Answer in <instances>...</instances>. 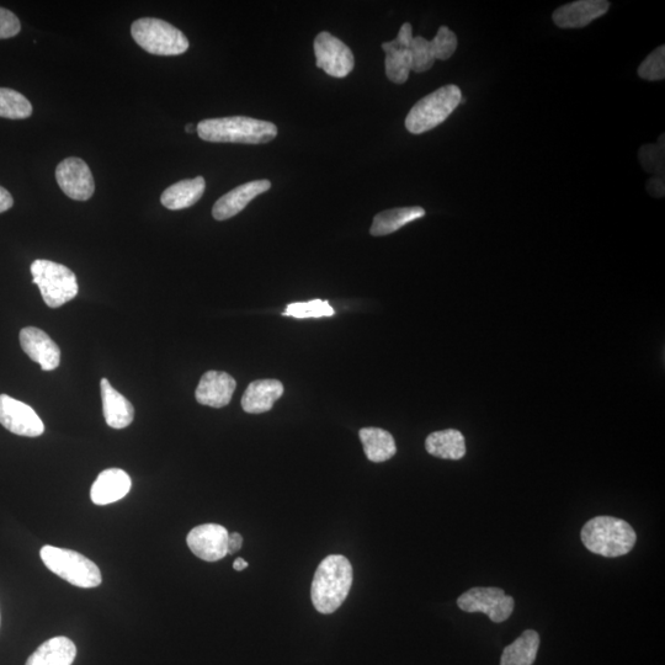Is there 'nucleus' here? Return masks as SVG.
Instances as JSON below:
<instances>
[{
  "label": "nucleus",
  "mask_w": 665,
  "mask_h": 665,
  "mask_svg": "<svg viewBox=\"0 0 665 665\" xmlns=\"http://www.w3.org/2000/svg\"><path fill=\"white\" fill-rule=\"evenodd\" d=\"M33 114V105L23 94L13 89L0 88V117L10 120H23Z\"/></svg>",
  "instance_id": "obj_26"
},
{
  "label": "nucleus",
  "mask_w": 665,
  "mask_h": 665,
  "mask_svg": "<svg viewBox=\"0 0 665 665\" xmlns=\"http://www.w3.org/2000/svg\"><path fill=\"white\" fill-rule=\"evenodd\" d=\"M424 216L425 210L420 206L398 207V209L382 211L375 216L370 233L375 237L387 236Z\"/></svg>",
  "instance_id": "obj_23"
},
{
  "label": "nucleus",
  "mask_w": 665,
  "mask_h": 665,
  "mask_svg": "<svg viewBox=\"0 0 665 665\" xmlns=\"http://www.w3.org/2000/svg\"><path fill=\"white\" fill-rule=\"evenodd\" d=\"M20 30L21 24L17 15L0 7V40L17 36Z\"/></svg>",
  "instance_id": "obj_34"
},
{
  "label": "nucleus",
  "mask_w": 665,
  "mask_h": 665,
  "mask_svg": "<svg viewBox=\"0 0 665 665\" xmlns=\"http://www.w3.org/2000/svg\"><path fill=\"white\" fill-rule=\"evenodd\" d=\"M353 585V567L347 557L332 555L319 563L311 588L313 606L318 613L337 611L347 600Z\"/></svg>",
  "instance_id": "obj_1"
},
{
  "label": "nucleus",
  "mask_w": 665,
  "mask_h": 665,
  "mask_svg": "<svg viewBox=\"0 0 665 665\" xmlns=\"http://www.w3.org/2000/svg\"><path fill=\"white\" fill-rule=\"evenodd\" d=\"M76 656L77 647L69 638L55 637L42 643L26 665H72Z\"/></svg>",
  "instance_id": "obj_20"
},
{
  "label": "nucleus",
  "mask_w": 665,
  "mask_h": 665,
  "mask_svg": "<svg viewBox=\"0 0 665 665\" xmlns=\"http://www.w3.org/2000/svg\"><path fill=\"white\" fill-rule=\"evenodd\" d=\"M412 71L424 73L434 66L435 57L430 41L422 36L414 37L411 46Z\"/></svg>",
  "instance_id": "obj_29"
},
{
  "label": "nucleus",
  "mask_w": 665,
  "mask_h": 665,
  "mask_svg": "<svg viewBox=\"0 0 665 665\" xmlns=\"http://www.w3.org/2000/svg\"><path fill=\"white\" fill-rule=\"evenodd\" d=\"M284 395V385L279 380L253 381L242 398V408L249 414L269 412Z\"/></svg>",
  "instance_id": "obj_18"
},
{
  "label": "nucleus",
  "mask_w": 665,
  "mask_h": 665,
  "mask_svg": "<svg viewBox=\"0 0 665 665\" xmlns=\"http://www.w3.org/2000/svg\"><path fill=\"white\" fill-rule=\"evenodd\" d=\"M21 348L35 363L40 364L44 371L57 369L61 363V350L58 345L41 329L24 328L20 332Z\"/></svg>",
  "instance_id": "obj_14"
},
{
  "label": "nucleus",
  "mask_w": 665,
  "mask_h": 665,
  "mask_svg": "<svg viewBox=\"0 0 665 665\" xmlns=\"http://www.w3.org/2000/svg\"><path fill=\"white\" fill-rule=\"evenodd\" d=\"M0 424L10 433L28 438L45 432L44 422L33 408L7 395H0Z\"/></svg>",
  "instance_id": "obj_10"
},
{
  "label": "nucleus",
  "mask_w": 665,
  "mask_h": 665,
  "mask_svg": "<svg viewBox=\"0 0 665 665\" xmlns=\"http://www.w3.org/2000/svg\"><path fill=\"white\" fill-rule=\"evenodd\" d=\"M56 179L61 190L68 198L87 201L95 190L92 170L79 158H67L58 164Z\"/></svg>",
  "instance_id": "obj_11"
},
{
  "label": "nucleus",
  "mask_w": 665,
  "mask_h": 665,
  "mask_svg": "<svg viewBox=\"0 0 665 665\" xmlns=\"http://www.w3.org/2000/svg\"><path fill=\"white\" fill-rule=\"evenodd\" d=\"M387 78L392 83L404 84L412 72L411 50L388 53L385 60Z\"/></svg>",
  "instance_id": "obj_28"
},
{
  "label": "nucleus",
  "mask_w": 665,
  "mask_h": 665,
  "mask_svg": "<svg viewBox=\"0 0 665 665\" xmlns=\"http://www.w3.org/2000/svg\"><path fill=\"white\" fill-rule=\"evenodd\" d=\"M648 193L656 196V198H663L665 193L664 175H656L647 183Z\"/></svg>",
  "instance_id": "obj_35"
},
{
  "label": "nucleus",
  "mask_w": 665,
  "mask_h": 665,
  "mask_svg": "<svg viewBox=\"0 0 665 665\" xmlns=\"http://www.w3.org/2000/svg\"><path fill=\"white\" fill-rule=\"evenodd\" d=\"M13 205V196L10 195L7 189H4L3 186H0V214H3V212L12 209Z\"/></svg>",
  "instance_id": "obj_37"
},
{
  "label": "nucleus",
  "mask_w": 665,
  "mask_h": 665,
  "mask_svg": "<svg viewBox=\"0 0 665 665\" xmlns=\"http://www.w3.org/2000/svg\"><path fill=\"white\" fill-rule=\"evenodd\" d=\"M193 131H194V126H193V125H188V126H186V132L191 133V132H193Z\"/></svg>",
  "instance_id": "obj_39"
},
{
  "label": "nucleus",
  "mask_w": 665,
  "mask_h": 665,
  "mask_svg": "<svg viewBox=\"0 0 665 665\" xmlns=\"http://www.w3.org/2000/svg\"><path fill=\"white\" fill-rule=\"evenodd\" d=\"M271 188L269 180H254L247 184L239 185L236 189L223 195L212 209V216L217 221H226L242 212L249 202L257 196L266 193Z\"/></svg>",
  "instance_id": "obj_16"
},
{
  "label": "nucleus",
  "mask_w": 665,
  "mask_h": 665,
  "mask_svg": "<svg viewBox=\"0 0 665 665\" xmlns=\"http://www.w3.org/2000/svg\"><path fill=\"white\" fill-rule=\"evenodd\" d=\"M609 9L610 3L606 0H578L555 10L552 19L558 28L581 29L603 17Z\"/></svg>",
  "instance_id": "obj_13"
},
{
  "label": "nucleus",
  "mask_w": 665,
  "mask_h": 665,
  "mask_svg": "<svg viewBox=\"0 0 665 665\" xmlns=\"http://www.w3.org/2000/svg\"><path fill=\"white\" fill-rule=\"evenodd\" d=\"M316 65L328 76L345 78L353 72L355 60L353 52L343 41L329 33L317 35L315 40Z\"/></svg>",
  "instance_id": "obj_9"
},
{
  "label": "nucleus",
  "mask_w": 665,
  "mask_h": 665,
  "mask_svg": "<svg viewBox=\"0 0 665 665\" xmlns=\"http://www.w3.org/2000/svg\"><path fill=\"white\" fill-rule=\"evenodd\" d=\"M237 383L227 372L207 371L195 391L196 401L202 406L223 408L230 404Z\"/></svg>",
  "instance_id": "obj_15"
},
{
  "label": "nucleus",
  "mask_w": 665,
  "mask_h": 665,
  "mask_svg": "<svg viewBox=\"0 0 665 665\" xmlns=\"http://www.w3.org/2000/svg\"><path fill=\"white\" fill-rule=\"evenodd\" d=\"M457 605L465 613L486 614L496 624L507 621L514 611V599L499 588H472L461 595Z\"/></svg>",
  "instance_id": "obj_8"
},
{
  "label": "nucleus",
  "mask_w": 665,
  "mask_h": 665,
  "mask_svg": "<svg viewBox=\"0 0 665 665\" xmlns=\"http://www.w3.org/2000/svg\"><path fill=\"white\" fill-rule=\"evenodd\" d=\"M31 274L34 284L39 286L42 299L51 308L61 307L78 295L76 275L65 265L50 260H35L31 264Z\"/></svg>",
  "instance_id": "obj_7"
},
{
  "label": "nucleus",
  "mask_w": 665,
  "mask_h": 665,
  "mask_svg": "<svg viewBox=\"0 0 665 665\" xmlns=\"http://www.w3.org/2000/svg\"><path fill=\"white\" fill-rule=\"evenodd\" d=\"M664 135L659 138L656 145H646L641 147L640 157L641 166L647 173L663 175L664 173Z\"/></svg>",
  "instance_id": "obj_30"
},
{
  "label": "nucleus",
  "mask_w": 665,
  "mask_h": 665,
  "mask_svg": "<svg viewBox=\"0 0 665 665\" xmlns=\"http://www.w3.org/2000/svg\"><path fill=\"white\" fill-rule=\"evenodd\" d=\"M334 315V308L329 305L328 301L322 300L290 303V305L285 308L284 312V316L297 319L323 318L332 317Z\"/></svg>",
  "instance_id": "obj_27"
},
{
  "label": "nucleus",
  "mask_w": 665,
  "mask_h": 665,
  "mask_svg": "<svg viewBox=\"0 0 665 665\" xmlns=\"http://www.w3.org/2000/svg\"><path fill=\"white\" fill-rule=\"evenodd\" d=\"M201 140L214 143H243L262 145L278 136V127L271 122L246 116L221 117L201 121L198 127Z\"/></svg>",
  "instance_id": "obj_2"
},
{
  "label": "nucleus",
  "mask_w": 665,
  "mask_h": 665,
  "mask_svg": "<svg viewBox=\"0 0 665 665\" xmlns=\"http://www.w3.org/2000/svg\"><path fill=\"white\" fill-rule=\"evenodd\" d=\"M581 539L587 550L595 555L616 558L632 551L637 535L625 520L614 516H597L583 526Z\"/></svg>",
  "instance_id": "obj_3"
},
{
  "label": "nucleus",
  "mask_w": 665,
  "mask_h": 665,
  "mask_svg": "<svg viewBox=\"0 0 665 665\" xmlns=\"http://www.w3.org/2000/svg\"><path fill=\"white\" fill-rule=\"evenodd\" d=\"M44 565L58 577L65 579L74 587L97 588L103 582L100 569L89 558L76 551L44 546L40 551Z\"/></svg>",
  "instance_id": "obj_5"
},
{
  "label": "nucleus",
  "mask_w": 665,
  "mask_h": 665,
  "mask_svg": "<svg viewBox=\"0 0 665 665\" xmlns=\"http://www.w3.org/2000/svg\"><path fill=\"white\" fill-rule=\"evenodd\" d=\"M205 189L206 183L202 177L182 180V182L175 183L163 191L161 202L169 210L188 209L202 198Z\"/></svg>",
  "instance_id": "obj_21"
},
{
  "label": "nucleus",
  "mask_w": 665,
  "mask_h": 665,
  "mask_svg": "<svg viewBox=\"0 0 665 665\" xmlns=\"http://www.w3.org/2000/svg\"><path fill=\"white\" fill-rule=\"evenodd\" d=\"M428 454L444 460H461L466 455L465 436L459 430L448 429L435 432L425 440Z\"/></svg>",
  "instance_id": "obj_22"
},
{
  "label": "nucleus",
  "mask_w": 665,
  "mask_h": 665,
  "mask_svg": "<svg viewBox=\"0 0 665 665\" xmlns=\"http://www.w3.org/2000/svg\"><path fill=\"white\" fill-rule=\"evenodd\" d=\"M133 40L156 56H179L189 49V40L175 26L156 18H142L131 26Z\"/></svg>",
  "instance_id": "obj_6"
},
{
  "label": "nucleus",
  "mask_w": 665,
  "mask_h": 665,
  "mask_svg": "<svg viewBox=\"0 0 665 665\" xmlns=\"http://www.w3.org/2000/svg\"><path fill=\"white\" fill-rule=\"evenodd\" d=\"M638 76L645 81H663L665 78V47L659 46L638 68Z\"/></svg>",
  "instance_id": "obj_31"
},
{
  "label": "nucleus",
  "mask_w": 665,
  "mask_h": 665,
  "mask_svg": "<svg viewBox=\"0 0 665 665\" xmlns=\"http://www.w3.org/2000/svg\"><path fill=\"white\" fill-rule=\"evenodd\" d=\"M228 531L218 524L196 526L189 532L186 542L200 560L217 562L228 555Z\"/></svg>",
  "instance_id": "obj_12"
},
{
  "label": "nucleus",
  "mask_w": 665,
  "mask_h": 665,
  "mask_svg": "<svg viewBox=\"0 0 665 665\" xmlns=\"http://www.w3.org/2000/svg\"><path fill=\"white\" fill-rule=\"evenodd\" d=\"M413 39L412 25L409 23L403 24L396 39L382 44V50L386 52V55L393 52L409 51L411 50Z\"/></svg>",
  "instance_id": "obj_33"
},
{
  "label": "nucleus",
  "mask_w": 665,
  "mask_h": 665,
  "mask_svg": "<svg viewBox=\"0 0 665 665\" xmlns=\"http://www.w3.org/2000/svg\"><path fill=\"white\" fill-rule=\"evenodd\" d=\"M100 385L106 423L113 429L129 427L133 422V418H135V408H133L131 402L117 392L108 380H101Z\"/></svg>",
  "instance_id": "obj_19"
},
{
  "label": "nucleus",
  "mask_w": 665,
  "mask_h": 665,
  "mask_svg": "<svg viewBox=\"0 0 665 665\" xmlns=\"http://www.w3.org/2000/svg\"><path fill=\"white\" fill-rule=\"evenodd\" d=\"M540 647V635L526 630L512 645L504 648L500 665H532Z\"/></svg>",
  "instance_id": "obj_25"
},
{
  "label": "nucleus",
  "mask_w": 665,
  "mask_h": 665,
  "mask_svg": "<svg viewBox=\"0 0 665 665\" xmlns=\"http://www.w3.org/2000/svg\"><path fill=\"white\" fill-rule=\"evenodd\" d=\"M360 440L363 443L367 459L371 462H385L396 455L397 446L393 436L380 428H364L360 430Z\"/></svg>",
  "instance_id": "obj_24"
},
{
  "label": "nucleus",
  "mask_w": 665,
  "mask_h": 665,
  "mask_svg": "<svg viewBox=\"0 0 665 665\" xmlns=\"http://www.w3.org/2000/svg\"><path fill=\"white\" fill-rule=\"evenodd\" d=\"M461 100V89L457 85H445L435 90L434 93L419 100L409 111L406 129L413 135H422L435 129L454 113Z\"/></svg>",
  "instance_id": "obj_4"
},
{
  "label": "nucleus",
  "mask_w": 665,
  "mask_h": 665,
  "mask_svg": "<svg viewBox=\"0 0 665 665\" xmlns=\"http://www.w3.org/2000/svg\"><path fill=\"white\" fill-rule=\"evenodd\" d=\"M430 45H432L435 60L446 61L454 55L457 49V37L448 26H441L434 40L430 41Z\"/></svg>",
  "instance_id": "obj_32"
},
{
  "label": "nucleus",
  "mask_w": 665,
  "mask_h": 665,
  "mask_svg": "<svg viewBox=\"0 0 665 665\" xmlns=\"http://www.w3.org/2000/svg\"><path fill=\"white\" fill-rule=\"evenodd\" d=\"M243 546V537L238 534V532H233V534L228 535V555H233V553L238 552L242 549Z\"/></svg>",
  "instance_id": "obj_36"
},
{
  "label": "nucleus",
  "mask_w": 665,
  "mask_h": 665,
  "mask_svg": "<svg viewBox=\"0 0 665 665\" xmlns=\"http://www.w3.org/2000/svg\"><path fill=\"white\" fill-rule=\"evenodd\" d=\"M247 567L248 563L242 560V558H237V560L234 561L233 563V568L236 569V571L238 572L244 571V569H246Z\"/></svg>",
  "instance_id": "obj_38"
},
{
  "label": "nucleus",
  "mask_w": 665,
  "mask_h": 665,
  "mask_svg": "<svg viewBox=\"0 0 665 665\" xmlns=\"http://www.w3.org/2000/svg\"><path fill=\"white\" fill-rule=\"evenodd\" d=\"M131 486V478L125 471L109 468L101 472L94 482L90 498L97 505L119 502L129 494Z\"/></svg>",
  "instance_id": "obj_17"
}]
</instances>
